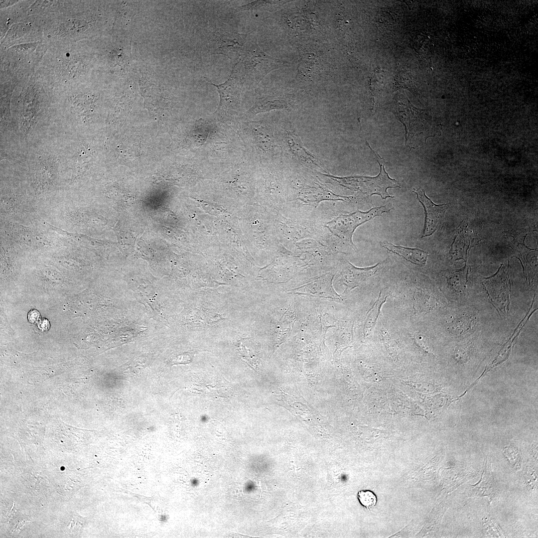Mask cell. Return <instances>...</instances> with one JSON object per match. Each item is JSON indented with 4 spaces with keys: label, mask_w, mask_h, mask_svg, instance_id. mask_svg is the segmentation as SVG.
I'll list each match as a JSON object with an SVG mask.
<instances>
[{
    "label": "cell",
    "mask_w": 538,
    "mask_h": 538,
    "mask_svg": "<svg viewBox=\"0 0 538 538\" xmlns=\"http://www.w3.org/2000/svg\"><path fill=\"white\" fill-rule=\"evenodd\" d=\"M387 297V296L382 297L380 293L378 299L367 313L364 325L365 332L367 333L372 332L380 316L382 306L386 302Z\"/></svg>",
    "instance_id": "obj_16"
},
{
    "label": "cell",
    "mask_w": 538,
    "mask_h": 538,
    "mask_svg": "<svg viewBox=\"0 0 538 538\" xmlns=\"http://www.w3.org/2000/svg\"><path fill=\"white\" fill-rule=\"evenodd\" d=\"M245 81L244 74L241 70L239 60L234 64L229 77L225 82L216 85L209 81L217 88L220 98V103L214 114L223 117L235 112L240 103Z\"/></svg>",
    "instance_id": "obj_4"
},
{
    "label": "cell",
    "mask_w": 538,
    "mask_h": 538,
    "mask_svg": "<svg viewBox=\"0 0 538 538\" xmlns=\"http://www.w3.org/2000/svg\"><path fill=\"white\" fill-rule=\"evenodd\" d=\"M394 209L392 203L374 207L367 211H358L338 215L326 223V227L339 240V243L356 250L352 241L355 230L360 225L382 214Z\"/></svg>",
    "instance_id": "obj_2"
},
{
    "label": "cell",
    "mask_w": 538,
    "mask_h": 538,
    "mask_svg": "<svg viewBox=\"0 0 538 538\" xmlns=\"http://www.w3.org/2000/svg\"><path fill=\"white\" fill-rule=\"evenodd\" d=\"M476 318L471 315H463L453 320L449 324L450 332L455 335H461L471 331L475 326Z\"/></svg>",
    "instance_id": "obj_15"
},
{
    "label": "cell",
    "mask_w": 538,
    "mask_h": 538,
    "mask_svg": "<svg viewBox=\"0 0 538 538\" xmlns=\"http://www.w3.org/2000/svg\"><path fill=\"white\" fill-rule=\"evenodd\" d=\"M244 66L245 81L259 83L269 73L287 66L286 61L271 57L259 46L256 37L248 34V39L240 59Z\"/></svg>",
    "instance_id": "obj_1"
},
{
    "label": "cell",
    "mask_w": 538,
    "mask_h": 538,
    "mask_svg": "<svg viewBox=\"0 0 538 538\" xmlns=\"http://www.w3.org/2000/svg\"><path fill=\"white\" fill-rule=\"evenodd\" d=\"M58 175V163L54 157H44L33 166L31 184L36 194L46 192L53 187Z\"/></svg>",
    "instance_id": "obj_7"
},
{
    "label": "cell",
    "mask_w": 538,
    "mask_h": 538,
    "mask_svg": "<svg viewBox=\"0 0 538 538\" xmlns=\"http://www.w3.org/2000/svg\"><path fill=\"white\" fill-rule=\"evenodd\" d=\"M357 498L360 504L368 510L374 507L377 502L376 495L373 492L368 490L359 491Z\"/></svg>",
    "instance_id": "obj_18"
},
{
    "label": "cell",
    "mask_w": 538,
    "mask_h": 538,
    "mask_svg": "<svg viewBox=\"0 0 538 538\" xmlns=\"http://www.w3.org/2000/svg\"><path fill=\"white\" fill-rule=\"evenodd\" d=\"M385 263V261H383L371 267L359 268L354 266L348 261H346L343 266V282L348 287H355L375 274L383 267Z\"/></svg>",
    "instance_id": "obj_9"
},
{
    "label": "cell",
    "mask_w": 538,
    "mask_h": 538,
    "mask_svg": "<svg viewBox=\"0 0 538 538\" xmlns=\"http://www.w3.org/2000/svg\"><path fill=\"white\" fill-rule=\"evenodd\" d=\"M369 147L373 151L376 160L380 166L379 174L374 177L354 176L334 178V180L340 182L342 185L350 187L359 190L364 194L373 195H378L382 199L387 198H394L387 192L388 188H401L400 183L395 179L390 177L385 169L384 159L375 151L368 143Z\"/></svg>",
    "instance_id": "obj_3"
},
{
    "label": "cell",
    "mask_w": 538,
    "mask_h": 538,
    "mask_svg": "<svg viewBox=\"0 0 538 538\" xmlns=\"http://www.w3.org/2000/svg\"><path fill=\"white\" fill-rule=\"evenodd\" d=\"M29 321L31 322H35L39 318V313L36 310L31 311L28 315Z\"/></svg>",
    "instance_id": "obj_20"
},
{
    "label": "cell",
    "mask_w": 538,
    "mask_h": 538,
    "mask_svg": "<svg viewBox=\"0 0 538 538\" xmlns=\"http://www.w3.org/2000/svg\"><path fill=\"white\" fill-rule=\"evenodd\" d=\"M412 192L416 194L417 198L423 206L425 212L424 225L420 237L431 236L442 226L448 205L434 203L420 187L414 188Z\"/></svg>",
    "instance_id": "obj_8"
},
{
    "label": "cell",
    "mask_w": 538,
    "mask_h": 538,
    "mask_svg": "<svg viewBox=\"0 0 538 538\" xmlns=\"http://www.w3.org/2000/svg\"><path fill=\"white\" fill-rule=\"evenodd\" d=\"M272 109H288V104L283 99L276 97L267 96L259 99L251 109L254 113Z\"/></svg>",
    "instance_id": "obj_13"
},
{
    "label": "cell",
    "mask_w": 538,
    "mask_h": 538,
    "mask_svg": "<svg viewBox=\"0 0 538 538\" xmlns=\"http://www.w3.org/2000/svg\"><path fill=\"white\" fill-rule=\"evenodd\" d=\"M191 360V358L190 355H187V354H182L177 356L174 359L173 363L174 364L188 363L190 362Z\"/></svg>",
    "instance_id": "obj_19"
},
{
    "label": "cell",
    "mask_w": 538,
    "mask_h": 538,
    "mask_svg": "<svg viewBox=\"0 0 538 538\" xmlns=\"http://www.w3.org/2000/svg\"><path fill=\"white\" fill-rule=\"evenodd\" d=\"M381 246L389 252L396 254L406 261L416 265L424 266L426 265L428 253L416 248H407L395 245L387 241L380 242Z\"/></svg>",
    "instance_id": "obj_10"
},
{
    "label": "cell",
    "mask_w": 538,
    "mask_h": 538,
    "mask_svg": "<svg viewBox=\"0 0 538 538\" xmlns=\"http://www.w3.org/2000/svg\"><path fill=\"white\" fill-rule=\"evenodd\" d=\"M469 271V267L465 264L463 268L451 273L447 277L449 286L456 292L463 293L467 287Z\"/></svg>",
    "instance_id": "obj_14"
},
{
    "label": "cell",
    "mask_w": 538,
    "mask_h": 538,
    "mask_svg": "<svg viewBox=\"0 0 538 538\" xmlns=\"http://www.w3.org/2000/svg\"><path fill=\"white\" fill-rule=\"evenodd\" d=\"M280 1L270 0H258L249 2L246 4L237 6L234 8L232 11L234 13L240 12L244 11H252L258 10L261 8L269 7L270 6L277 5L282 3Z\"/></svg>",
    "instance_id": "obj_17"
},
{
    "label": "cell",
    "mask_w": 538,
    "mask_h": 538,
    "mask_svg": "<svg viewBox=\"0 0 538 538\" xmlns=\"http://www.w3.org/2000/svg\"><path fill=\"white\" fill-rule=\"evenodd\" d=\"M286 141L292 152L305 163L318 165L315 156L309 152L303 145L300 139L293 133L287 134Z\"/></svg>",
    "instance_id": "obj_12"
},
{
    "label": "cell",
    "mask_w": 538,
    "mask_h": 538,
    "mask_svg": "<svg viewBox=\"0 0 538 538\" xmlns=\"http://www.w3.org/2000/svg\"><path fill=\"white\" fill-rule=\"evenodd\" d=\"M501 265L497 273L493 276L487 278L483 285L488 297L493 305L501 312L508 313L509 310L510 283L509 276Z\"/></svg>",
    "instance_id": "obj_6"
},
{
    "label": "cell",
    "mask_w": 538,
    "mask_h": 538,
    "mask_svg": "<svg viewBox=\"0 0 538 538\" xmlns=\"http://www.w3.org/2000/svg\"><path fill=\"white\" fill-rule=\"evenodd\" d=\"M248 36L247 33L219 28L212 32L209 41L214 53L237 60L240 58Z\"/></svg>",
    "instance_id": "obj_5"
},
{
    "label": "cell",
    "mask_w": 538,
    "mask_h": 538,
    "mask_svg": "<svg viewBox=\"0 0 538 538\" xmlns=\"http://www.w3.org/2000/svg\"><path fill=\"white\" fill-rule=\"evenodd\" d=\"M8 226L10 235L15 242L23 247L34 248L35 231L14 223Z\"/></svg>",
    "instance_id": "obj_11"
}]
</instances>
